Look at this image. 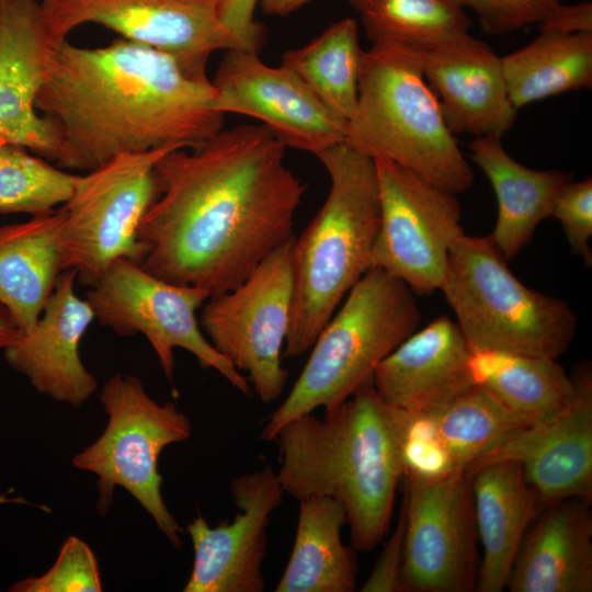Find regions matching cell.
Wrapping results in <instances>:
<instances>
[{
    "label": "cell",
    "instance_id": "cell-28",
    "mask_svg": "<svg viewBox=\"0 0 592 592\" xmlns=\"http://www.w3.org/2000/svg\"><path fill=\"white\" fill-rule=\"evenodd\" d=\"M513 106L592 86V32L540 31L524 47L501 57Z\"/></svg>",
    "mask_w": 592,
    "mask_h": 592
},
{
    "label": "cell",
    "instance_id": "cell-13",
    "mask_svg": "<svg viewBox=\"0 0 592 592\" xmlns=\"http://www.w3.org/2000/svg\"><path fill=\"white\" fill-rule=\"evenodd\" d=\"M380 205L369 267H378L420 296L440 291L449 250L464 232L460 206L446 192L386 159H374Z\"/></svg>",
    "mask_w": 592,
    "mask_h": 592
},
{
    "label": "cell",
    "instance_id": "cell-27",
    "mask_svg": "<svg viewBox=\"0 0 592 592\" xmlns=\"http://www.w3.org/2000/svg\"><path fill=\"white\" fill-rule=\"evenodd\" d=\"M470 368L475 385L528 426L558 414L573 396L572 378L556 358L477 352Z\"/></svg>",
    "mask_w": 592,
    "mask_h": 592
},
{
    "label": "cell",
    "instance_id": "cell-12",
    "mask_svg": "<svg viewBox=\"0 0 592 592\" xmlns=\"http://www.w3.org/2000/svg\"><path fill=\"white\" fill-rule=\"evenodd\" d=\"M400 592L476 591L479 557L471 476L405 473Z\"/></svg>",
    "mask_w": 592,
    "mask_h": 592
},
{
    "label": "cell",
    "instance_id": "cell-35",
    "mask_svg": "<svg viewBox=\"0 0 592 592\" xmlns=\"http://www.w3.org/2000/svg\"><path fill=\"white\" fill-rule=\"evenodd\" d=\"M550 217L561 224L572 251L590 266L592 264V252L589 246L592 237V179L567 182L555 200Z\"/></svg>",
    "mask_w": 592,
    "mask_h": 592
},
{
    "label": "cell",
    "instance_id": "cell-1",
    "mask_svg": "<svg viewBox=\"0 0 592 592\" xmlns=\"http://www.w3.org/2000/svg\"><path fill=\"white\" fill-rule=\"evenodd\" d=\"M285 149L264 125L240 124L166 153L155 168L160 194L138 228V264L209 297L240 285L295 237L306 185Z\"/></svg>",
    "mask_w": 592,
    "mask_h": 592
},
{
    "label": "cell",
    "instance_id": "cell-29",
    "mask_svg": "<svg viewBox=\"0 0 592 592\" xmlns=\"http://www.w3.org/2000/svg\"><path fill=\"white\" fill-rule=\"evenodd\" d=\"M362 55L357 23L346 18L308 44L286 50L282 65L294 71L330 112L348 122L357 103Z\"/></svg>",
    "mask_w": 592,
    "mask_h": 592
},
{
    "label": "cell",
    "instance_id": "cell-18",
    "mask_svg": "<svg viewBox=\"0 0 592 592\" xmlns=\"http://www.w3.org/2000/svg\"><path fill=\"white\" fill-rule=\"evenodd\" d=\"M38 0L0 3V146H19L55 162L60 138L36 109L53 46Z\"/></svg>",
    "mask_w": 592,
    "mask_h": 592
},
{
    "label": "cell",
    "instance_id": "cell-23",
    "mask_svg": "<svg viewBox=\"0 0 592 592\" xmlns=\"http://www.w3.org/2000/svg\"><path fill=\"white\" fill-rule=\"evenodd\" d=\"M467 473L471 476L478 538L483 548L476 591L501 592L520 544L544 505L517 462H492Z\"/></svg>",
    "mask_w": 592,
    "mask_h": 592
},
{
    "label": "cell",
    "instance_id": "cell-19",
    "mask_svg": "<svg viewBox=\"0 0 592 592\" xmlns=\"http://www.w3.org/2000/svg\"><path fill=\"white\" fill-rule=\"evenodd\" d=\"M411 46L453 134L502 137L512 127L519 111L488 44L466 33Z\"/></svg>",
    "mask_w": 592,
    "mask_h": 592
},
{
    "label": "cell",
    "instance_id": "cell-2",
    "mask_svg": "<svg viewBox=\"0 0 592 592\" xmlns=\"http://www.w3.org/2000/svg\"><path fill=\"white\" fill-rule=\"evenodd\" d=\"M35 104L58 130L54 164L66 171L88 172L122 153L195 148L225 123L212 80L122 37L94 48L56 43Z\"/></svg>",
    "mask_w": 592,
    "mask_h": 592
},
{
    "label": "cell",
    "instance_id": "cell-4",
    "mask_svg": "<svg viewBox=\"0 0 592 592\" xmlns=\"http://www.w3.org/2000/svg\"><path fill=\"white\" fill-rule=\"evenodd\" d=\"M330 189L292 246L293 297L283 357L309 351L354 284L369 269L380 205L374 159L346 141L318 153Z\"/></svg>",
    "mask_w": 592,
    "mask_h": 592
},
{
    "label": "cell",
    "instance_id": "cell-42",
    "mask_svg": "<svg viewBox=\"0 0 592 592\" xmlns=\"http://www.w3.org/2000/svg\"><path fill=\"white\" fill-rule=\"evenodd\" d=\"M2 2V0H0V3Z\"/></svg>",
    "mask_w": 592,
    "mask_h": 592
},
{
    "label": "cell",
    "instance_id": "cell-36",
    "mask_svg": "<svg viewBox=\"0 0 592 592\" xmlns=\"http://www.w3.org/2000/svg\"><path fill=\"white\" fill-rule=\"evenodd\" d=\"M406 531V502L401 509L394 533L385 543L371 574L361 587V592H400Z\"/></svg>",
    "mask_w": 592,
    "mask_h": 592
},
{
    "label": "cell",
    "instance_id": "cell-24",
    "mask_svg": "<svg viewBox=\"0 0 592 592\" xmlns=\"http://www.w3.org/2000/svg\"><path fill=\"white\" fill-rule=\"evenodd\" d=\"M61 208L0 225V306L21 332L39 319L61 267Z\"/></svg>",
    "mask_w": 592,
    "mask_h": 592
},
{
    "label": "cell",
    "instance_id": "cell-37",
    "mask_svg": "<svg viewBox=\"0 0 592 592\" xmlns=\"http://www.w3.org/2000/svg\"><path fill=\"white\" fill-rule=\"evenodd\" d=\"M260 0H219V18L239 49L258 52L265 31L255 21L254 11Z\"/></svg>",
    "mask_w": 592,
    "mask_h": 592
},
{
    "label": "cell",
    "instance_id": "cell-39",
    "mask_svg": "<svg viewBox=\"0 0 592 592\" xmlns=\"http://www.w3.org/2000/svg\"><path fill=\"white\" fill-rule=\"evenodd\" d=\"M309 0H260L262 11L266 15L285 16L299 9Z\"/></svg>",
    "mask_w": 592,
    "mask_h": 592
},
{
    "label": "cell",
    "instance_id": "cell-22",
    "mask_svg": "<svg viewBox=\"0 0 592 592\" xmlns=\"http://www.w3.org/2000/svg\"><path fill=\"white\" fill-rule=\"evenodd\" d=\"M590 503L568 498L540 509L520 544L508 578V591H592Z\"/></svg>",
    "mask_w": 592,
    "mask_h": 592
},
{
    "label": "cell",
    "instance_id": "cell-26",
    "mask_svg": "<svg viewBox=\"0 0 592 592\" xmlns=\"http://www.w3.org/2000/svg\"><path fill=\"white\" fill-rule=\"evenodd\" d=\"M342 503L325 496L299 500L295 540L276 592H353L356 562L342 542Z\"/></svg>",
    "mask_w": 592,
    "mask_h": 592
},
{
    "label": "cell",
    "instance_id": "cell-5",
    "mask_svg": "<svg viewBox=\"0 0 592 592\" xmlns=\"http://www.w3.org/2000/svg\"><path fill=\"white\" fill-rule=\"evenodd\" d=\"M345 141L455 195L474 181L412 46L400 41H377L363 50L357 103Z\"/></svg>",
    "mask_w": 592,
    "mask_h": 592
},
{
    "label": "cell",
    "instance_id": "cell-9",
    "mask_svg": "<svg viewBox=\"0 0 592 592\" xmlns=\"http://www.w3.org/2000/svg\"><path fill=\"white\" fill-rule=\"evenodd\" d=\"M174 149L122 153L78 174L60 206L62 271H75L81 284L92 287L114 261L140 262L138 228L160 194L156 163Z\"/></svg>",
    "mask_w": 592,
    "mask_h": 592
},
{
    "label": "cell",
    "instance_id": "cell-10",
    "mask_svg": "<svg viewBox=\"0 0 592 592\" xmlns=\"http://www.w3.org/2000/svg\"><path fill=\"white\" fill-rule=\"evenodd\" d=\"M209 298L201 288L161 280L127 259L114 261L87 293L101 325L121 335L141 333L161 368L173 378L174 350L192 353L204 369H215L244 396L249 380L219 353L201 330L196 311Z\"/></svg>",
    "mask_w": 592,
    "mask_h": 592
},
{
    "label": "cell",
    "instance_id": "cell-40",
    "mask_svg": "<svg viewBox=\"0 0 592 592\" xmlns=\"http://www.w3.org/2000/svg\"><path fill=\"white\" fill-rule=\"evenodd\" d=\"M446 1L454 3L456 5H459L462 8H467V2H468V0H446Z\"/></svg>",
    "mask_w": 592,
    "mask_h": 592
},
{
    "label": "cell",
    "instance_id": "cell-6",
    "mask_svg": "<svg viewBox=\"0 0 592 592\" xmlns=\"http://www.w3.org/2000/svg\"><path fill=\"white\" fill-rule=\"evenodd\" d=\"M310 348L285 400L269 417L261 441H273L293 419L339 406L378 364L419 329L415 294L399 278L369 267L345 296Z\"/></svg>",
    "mask_w": 592,
    "mask_h": 592
},
{
    "label": "cell",
    "instance_id": "cell-41",
    "mask_svg": "<svg viewBox=\"0 0 592 592\" xmlns=\"http://www.w3.org/2000/svg\"><path fill=\"white\" fill-rule=\"evenodd\" d=\"M11 501H14V500L13 499H7L5 496H0V503L11 502Z\"/></svg>",
    "mask_w": 592,
    "mask_h": 592
},
{
    "label": "cell",
    "instance_id": "cell-34",
    "mask_svg": "<svg viewBox=\"0 0 592 592\" xmlns=\"http://www.w3.org/2000/svg\"><path fill=\"white\" fill-rule=\"evenodd\" d=\"M101 573L90 546L76 536L62 544L53 566L39 577L14 582L12 592H100Z\"/></svg>",
    "mask_w": 592,
    "mask_h": 592
},
{
    "label": "cell",
    "instance_id": "cell-20",
    "mask_svg": "<svg viewBox=\"0 0 592 592\" xmlns=\"http://www.w3.org/2000/svg\"><path fill=\"white\" fill-rule=\"evenodd\" d=\"M76 280L75 271H62L34 327L3 350L8 364L38 394L72 407L84 403L98 388L79 355L80 340L95 315L76 294Z\"/></svg>",
    "mask_w": 592,
    "mask_h": 592
},
{
    "label": "cell",
    "instance_id": "cell-25",
    "mask_svg": "<svg viewBox=\"0 0 592 592\" xmlns=\"http://www.w3.org/2000/svg\"><path fill=\"white\" fill-rule=\"evenodd\" d=\"M470 157L486 174L497 196L498 215L490 237L509 261L551 216L555 200L570 175L559 170H534L514 160L501 137H475Z\"/></svg>",
    "mask_w": 592,
    "mask_h": 592
},
{
    "label": "cell",
    "instance_id": "cell-32",
    "mask_svg": "<svg viewBox=\"0 0 592 592\" xmlns=\"http://www.w3.org/2000/svg\"><path fill=\"white\" fill-rule=\"evenodd\" d=\"M78 174L19 146H0V214L49 213L71 195Z\"/></svg>",
    "mask_w": 592,
    "mask_h": 592
},
{
    "label": "cell",
    "instance_id": "cell-8",
    "mask_svg": "<svg viewBox=\"0 0 592 592\" xmlns=\"http://www.w3.org/2000/svg\"><path fill=\"white\" fill-rule=\"evenodd\" d=\"M107 414L102 434L77 453L72 465L98 477V509L105 514L116 486L127 490L153 519L170 543L180 548L183 528L161 494V452L192 434L190 419L173 402L159 403L133 375L115 374L101 391Z\"/></svg>",
    "mask_w": 592,
    "mask_h": 592
},
{
    "label": "cell",
    "instance_id": "cell-16",
    "mask_svg": "<svg viewBox=\"0 0 592 592\" xmlns=\"http://www.w3.org/2000/svg\"><path fill=\"white\" fill-rule=\"evenodd\" d=\"M231 496L239 509L232 522L212 527L198 515L186 526L194 562L184 592H262L266 528L282 502L284 490L274 469L238 476Z\"/></svg>",
    "mask_w": 592,
    "mask_h": 592
},
{
    "label": "cell",
    "instance_id": "cell-17",
    "mask_svg": "<svg viewBox=\"0 0 592 592\" xmlns=\"http://www.w3.org/2000/svg\"><path fill=\"white\" fill-rule=\"evenodd\" d=\"M573 396L555 417L522 429L465 468L498 460L521 464L543 505L568 498L592 500V373L580 366L571 376Z\"/></svg>",
    "mask_w": 592,
    "mask_h": 592
},
{
    "label": "cell",
    "instance_id": "cell-30",
    "mask_svg": "<svg viewBox=\"0 0 592 592\" xmlns=\"http://www.w3.org/2000/svg\"><path fill=\"white\" fill-rule=\"evenodd\" d=\"M425 419L452 470L465 469L528 426L478 386Z\"/></svg>",
    "mask_w": 592,
    "mask_h": 592
},
{
    "label": "cell",
    "instance_id": "cell-21",
    "mask_svg": "<svg viewBox=\"0 0 592 592\" xmlns=\"http://www.w3.org/2000/svg\"><path fill=\"white\" fill-rule=\"evenodd\" d=\"M471 355L456 321L441 316L378 364L373 385L385 402L409 417L432 415L476 386Z\"/></svg>",
    "mask_w": 592,
    "mask_h": 592
},
{
    "label": "cell",
    "instance_id": "cell-14",
    "mask_svg": "<svg viewBox=\"0 0 592 592\" xmlns=\"http://www.w3.org/2000/svg\"><path fill=\"white\" fill-rule=\"evenodd\" d=\"M54 41L84 24L112 30L127 41L174 58L189 73L208 79L207 61L237 48L219 18V0H41Z\"/></svg>",
    "mask_w": 592,
    "mask_h": 592
},
{
    "label": "cell",
    "instance_id": "cell-15",
    "mask_svg": "<svg viewBox=\"0 0 592 592\" xmlns=\"http://www.w3.org/2000/svg\"><path fill=\"white\" fill-rule=\"evenodd\" d=\"M212 83L218 112L261 121L285 147L316 155L345 141L348 122L330 112L294 71L266 65L255 50L227 49Z\"/></svg>",
    "mask_w": 592,
    "mask_h": 592
},
{
    "label": "cell",
    "instance_id": "cell-11",
    "mask_svg": "<svg viewBox=\"0 0 592 592\" xmlns=\"http://www.w3.org/2000/svg\"><path fill=\"white\" fill-rule=\"evenodd\" d=\"M293 240L273 250L236 288L209 297L200 318L208 341L247 373L263 403L282 395L288 376L282 353L291 320Z\"/></svg>",
    "mask_w": 592,
    "mask_h": 592
},
{
    "label": "cell",
    "instance_id": "cell-31",
    "mask_svg": "<svg viewBox=\"0 0 592 592\" xmlns=\"http://www.w3.org/2000/svg\"><path fill=\"white\" fill-rule=\"evenodd\" d=\"M358 13L372 43L383 39L410 45L439 42L469 33L464 8L446 0H348Z\"/></svg>",
    "mask_w": 592,
    "mask_h": 592
},
{
    "label": "cell",
    "instance_id": "cell-38",
    "mask_svg": "<svg viewBox=\"0 0 592 592\" xmlns=\"http://www.w3.org/2000/svg\"><path fill=\"white\" fill-rule=\"evenodd\" d=\"M21 333L9 312L0 306V351L13 344Z\"/></svg>",
    "mask_w": 592,
    "mask_h": 592
},
{
    "label": "cell",
    "instance_id": "cell-33",
    "mask_svg": "<svg viewBox=\"0 0 592 592\" xmlns=\"http://www.w3.org/2000/svg\"><path fill=\"white\" fill-rule=\"evenodd\" d=\"M487 34H505L537 24L540 31H592V4H562L559 0H468Z\"/></svg>",
    "mask_w": 592,
    "mask_h": 592
},
{
    "label": "cell",
    "instance_id": "cell-7",
    "mask_svg": "<svg viewBox=\"0 0 592 592\" xmlns=\"http://www.w3.org/2000/svg\"><path fill=\"white\" fill-rule=\"evenodd\" d=\"M489 236L454 241L441 292L473 353L556 358L570 346L578 320L565 300L525 286Z\"/></svg>",
    "mask_w": 592,
    "mask_h": 592
},
{
    "label": "cell",
    "instance_id": "cell-3",
    "mask_svg": "<svg viewBox=\"0 0 592 592\" xmlns=\"http://www.w3.org/2000/svg\"><path fill=\"white\" fill-rule=\"evenodd\" d=\"M411 417L385 402L373 377L323 419L310 413L285 424L273 441L284 493L342 503L352 547L369 551L390 527Z\"/></svg>",
    "mask_w": 592,
    "mask_h": 592
}]
</instances>
